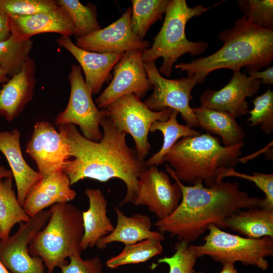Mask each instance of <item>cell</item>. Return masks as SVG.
<instances>
[{
	"label": "cell",
	"instance_id": "cell-25",
	"mask_svg": "<svg viewBox=\"0 0 273 273\" xmlns=\"http://www.w3.org/2000/svg\"><path fill=\"white\" fill-rule=\"evenodd\" d=\"M240 210L224 220L226 228L244 237H273V209L255 207Z\"/></svg>",
	"mask_w": 273,
	"mask_h": 273
},
{
	"label": "cell",
	"instance_id": "cell-42",
	"mask_svg": "<svg viewBox=\"0 0 273 273\" xmlns=\"http://www.w3.org/2000/svg\"><path fill=\"white\" fill-rule=\"evenodd\" d=\"M9 78L7 72L0 68V84L6 83L9 80Z\"/></svg>",
	"mask_w": 273,
	"mask_h": 273
},
{
	"label": "cell",
	"instance_id": "cell-34",
	"mask_svg": "<svg viewBox=\"0 0 273 273\" xmlns=\"http://www.w3.org/2000/svg\"><path fill=\"white\" fill-rule=\"evenodd\" d=\"M238 9L253 23L273 30L272 0H238Z\"/></svg>",
	"mask_w": 273,
	"mask_h": 273
},
{
	"label": "cell",
	"instance_id": "cell-22",
	"mask_svg": "<svg viewBox=\"0 0 273 273\" xmlns=\"http://www.w3.org/2000/svg\"><path fill=\"white\" fill-rule=\"evenodd\" d=\"M117 223L112 232L102 237L96 246L104 249L112 242H118L125 245L133 244L148 239L161 241L164 240V234L158 231H152L150 217L142 213H135L131 216H126L118 207H115Z\"/></svg>",
	"mask_w": 273,
	"mask_h": 273
},
{
	"label": "cell",
	"instance_id": "cell-18",
	"mask_svg": "<svg viewBox=\"0 0 273 273\" xmlns=\"http://www.w3.org/2000/svg\"><path fill=\"white\" fill-rule=\"evenodd\" d=\"M58 45L67 50L77 61L85 75V82L92 95L99 94L111 76V71L123 54L99 53L87 51L77 47L70 37L60 36Z\"/></svg>",
	"mask_w": 273,
	"mask_h": 273
},
{
	"label": "cell",
	"instance_id": "cell-9",
	"mask_svg": "<svg viewBox=\"0 0 273 273\" xmlns=\"http://www.w3.org/2000/svg\"><path fill=\"white\" fill-rule=\"evenodd\" d=\"M68 78L70 84L69 101L65 109L55 118V125H77L84 138L95 142L100 141L103 133L100 129V123L107 116L106 109L100 110L97 107L93 95L85 84L80 66L73 64L71 66Z\"/></svg>",
	"mask_w": 273,
	"mask_h": 273
},
{
	"label": "cell",
	"instance_id": "cell-38",
	"mask_svg": "<svg viewBox=\"0 0 273 273\" xmlns=\"http://www.w3.org/2000/svg\"><path fill=\"white\" fill-rule=\"evenodd\" d=\"M249 76L256 79H259L261 83L272 84L273 83V67L270 66L264 71H248Z\"/></svg>",
	"mask_w": 273,
	"mask_h": 273
},
{
	"label": "cell",
	"instance_id": "cell-5",
	"mask_svg": "<svg viewBox=\"0 0 273 273\" xmlns=\"http://www.w3.org/2000/svg\"><path fill=\"white\" fill-rule=\"evenodd\" d=\"M46 225L31 240L28 251L43 260L47 273L68 263L66 258L81 255L80 243L84 234L82 211L68 203H56L50 209Z\"/></svg>",
	"mask_w": 273,
	"mask_h": 273
},
{
	"label": "cell",
	"instance_id": "cell-32",
	"mask_svg": "<svg viewBox=\"0 0 273 273\" xmlns=\"http://www.w3.org/2000/svg\"><path fill=\"white\" fill-rule=\"evenodd\" d=\"M253 109L248 111L250 114L246 122L250 126L259 125L261 131L266 135L273 132V91L268 88L252 101Z\"/></svg>",
	"mask_w": 273,
	"mask_h": 273
},
{
	"label": "cell",
	"instance_id": "cell-41",
	"mask_svg": "<svg viewBox=\"0 0 273 273\" xmlns=\"http://www.w3.org/2000/svg\"><path fill=\"white\" fill-rule=\"evenodd\" d=\"M218 273H238L234 264L226 263L223 264L221 271Z\"/></svg>",
	"mask_w": 273,
	"mask_h": 273
},
{
	"label": "cell",
	"instance_id": "cell-28",
	"mask_svg": "<svg viewBox=\"0 0 273 273\" xmlns=\"http://www.w3.org/2000/svg\"><path fill=\"white\" fill-rule=\"evenodd\" d=\"M131 27L133 32L144 40L150 27L162 18L169 0H132Z\"/></svg>",
	"mask_w": 273,
	"mask_h": 273
},
{
	"label": "cell",
	"instance_id": "cell-12",
	"mask_svg": "<svg viewBox=\"0 0 273 273\" xmlns=\"http://www.w3.org/2000/svg\"><path fill=\"white\" fill-rule=\"evenodd\" d=\"M142 52L135 50L123 54L114 67L111 82L95 101L99 109H105L116 99L127 94H134L142 99L153 87L145 70Z\"/></svg>",
	"mask_w": 273,
	"mask_h": 273
},
{
	"label": "cell",
	"instance_id": "cell-40",
	"mask_svg": "<svg viewBox=\"0 0 273 273\" xmlns=\"http://www.w3.org/2000/svg\"><path fill=\"white\" fill-rule=\"evenodd\" d=\"M12 177L13 176L11 170L0 165V180Z\"/></svg>",
	"mask_w": 273,
	"mask_h": 273
},
{
	"label": "cell",
	"instance_id": "cell-44",
	"mask_svg": "<svg viewBox=\"0 0 273 273\" xmlns=\"http://www.w3.org/2000/svg\"><path fill=\"white\" fill-rule=\"evenodd\" d=\"M2 239V234H1V229H0V239Z\"/></svg>",
	"mask_w": 273,
	"mask_h": 273
},
{
	"label": "cell",
	"instance_id": "cell-31",
	"mask_svg": "<svg viewBox=\"0 0 273 273\" xmlns=\"http://www.w3.org/2000/svg\"><path fill=\"white\" fill-rule=\"evenodd\" d=\"M163 252L161 241L148 239L133 244L125 245L119 254L107 260L106 265L110 268H116L123 265L140 263Z\"/></svg>",
	"mask_w": 273,
	"mask_h": 273
},
{
	"label": "cell",
	"instance_id": "cell-36",
	"mask_svg": "<svg viewBox=\"0 0 273 273\" xmlns=\"http://www.w3.org/2000/svg\"><path fill=\"white\" fill-rule=\"evenodd\" d=\"M234 176L248 180L252 182L265 195L259 207L273 209V174L261 172H253L252 175L242 173L237 171L234 168H231L221 175V179Z\"/></svg>",
	"mask_w": 273,
	"mask_h": 273
},
{
	"label": "cell",
	"instance_id": "cell-24",
	"mask_svg": "<svg viewBox=\"0 0 273 273\" xmlns=\"http://www.w3.org/2000/svg\"><path fill=\"white\" fill-rule=\"evenodd\" d=\"M192 110L199 127L210 134L219 136L223 146L230 147L244 142L245 132L229 113L201 106Z\"/></svg>",
	"mask_w": 273,
	"mask_h": 273
},
{
	"label": "cell",
	"instance_id": "cell-8",
	"mask_svg": "<svg viewBox=\"0 0 273 273\" xmlns=\"http://www.w3.org/2000/svg\"><path fill=\"white\" fill-rule=\"evenodd\" d=\"M105 109L106 117L117 128L133 138L134 150L142 160H145L151 149L148 134L152 124L156 121L167 120L173 111L170 108L160 111H151L132 94L119 98Z\"/></svg>",
	"mask_w": 273,
	"mask_h": 273
},
{
	"label": "cell",
	"instance_id": "cell-33",
	"mask_svg": "<svg viewBox=\"0 0 273 273\" xmlns=\"http://www.w3.org/2000/svg\"><path fill=\"white\" fill-rule=\"evenodd\" d=\"M174 253L170 257L158 259V263H166L169 268L168 273H203L194 268L197 257L194 245L184 241L174 244Z\"/></svg>",
	"mask_w": 273,
	"mask_h": 273
},
{
	"label": "cell",
	"instance_id": "cell-1",
	"mask_svg": "<svg viewBox=\"0 0 273 273\" xmlns=\"http://www.w3.org/2000/svg\"><path fill=\"white\" fill-rule=\"evenodd\" d=\"M103 138L95 142L84 138L75 125L59 126V132L72 157L64 165L62 171L71 186L84 178L106 182L121 179L126 186V193L119 206L133 203L136 195L139 174L147 167L135 150L128 147L126 134L119 130L112 121L105 117L100 121Z\"/></svg>",
	"mask_w": 273,
	"mask_h": 273
},
{
	"label": "cell",
	"instance_id": "cell-7",
	"mask_svg": "<svg viewBox=\"0 0 273 273\" xmlns=\"http://www.w3.org/2000/svg\"><path fill=\"white\" fill-rule=\"evenodd\" d=\"M207 230L204 243L194 245L198 258L208 256L222 264L239 261L264 270L269 267L265 258L273 255V237L248 238L225 232L214 224L209 225Z\"/></svg>",
	"mask_w": 273,
	"mask_h": 273
},
{
	"label": "cell",
	"instance_id": "cell-23",
	"mask_svg": "<svg viewBox=\"0 0 273 273\" xmlns=\"http://www.w3.org/2000/svg\"><path fill=\"white\" fill-rule=\"evenodd\" d=\"M85 194L89 208L82 211L84 234L80 246L82 251L96 246L98 241L112 232L114 228L107 215V201L101 190L87 188Z\"/></svg>",
	"mask_w": 273,
	"mask_h": 273
},
{
	"label": "cell",
	"instance_id": "cell-11",
	"mask_svg": "<svg viewBox=\"0 0 273 273\" xmlns=\"http://www.w3.org/2000/svg\"><path fill=\"white\" fill-rule=\"evenodd\" d=\"M50 210H42L20 223L17 231L6 240L0 239V261L11 273H47L43 260L31 256L29 244L35 235L47 223Z\"/></svg>",
	"mask_w": 273,
	"mask_h": 273
},
{
	"label": "cell",
	"instance_id": "cell-6",
	"mask_svg": "<svg viewBox=\"0 0 273 273\" xmlns=\"http://www.w3.org/2000/svg\"><path fill=\"white\" fill-rule=\"evenodd\" d=\"M211 8L201 5L190 8L185 0H169L163 25L154 37L152 47L142 52L144 63L155 62L162 57L163 63L159 71L169 77L174 63L180 56L187 53L196 56L204 52L208 43L189 40L186 26L191 18L201 16Z\"/></svg>",
	"mask_w": 273,
	"mask_h": 273
},
{
	"label": "cell",
	"instance_id": "cell-15",
	"mask_svg": "<svg viewBox=\"0 0 273 273\" xmlns=\"http://www.w3.org/2000/svg\"><path fill=\"white\" fill-rule=\"evenodd\" d=\"M26 152L35 162L39 174L46 177L62 170L69 159L67 146L60 132L47 121H37Z\"/></svg>",
	"mask_w": 273,
	"mask_h": 273
},
{
	"label": "cell",
	"instance_id": "cell-20",
	"mask_svg": "<svg viewBox=\"0 0 273 273\" xmlns=\"http://www.w3.org/2000/svg\"><path fill=\"white\" fill-rule=\"evenodd\" d=\"M70 186V180L62 170L55 171L32 187L23 208L30 217L55 204L68 203L76 196Z\"/></svg>",
	"mask_w": 273,
	"mask_h": 273
},
{
	"label": "cell",
	"instance_id": "cell-39",
	"mask_svg": "<svg viewBox=\"0 0 273 273\" xmlns=\"http://www.w3.org/2000/svg\"><path fill=\"white\" fill-rule=\"evenodd\" d=\"M11 35L9 16L0 10V42L8 39Z\"/></svg>",
	"mask_w": 273,
	"mask_h": 273
},
{
	"label": "cell",
	"instance_id": "cell-21",
	"mask_svg": "<svg viewBox=\"0 0 273 273\" xmlns=\"http://www.w3.org/2000/svg\"><path fill=\"white\" fill-rule=\"evenodd\" d=\"M20 139V132L17 129L0 131V151L9 164L16 185L17 199L23 207L29 191L42 176L30 167L25 160L21 149Z\"/></svg>",
	"mask_w": 273,
	"mask_h": 273
},
{
	"label": "cell",
	"instance_id": "cell-3",
	"mask_svg": "<svg viewBox=\"0 0 273 273\" xmlns=\"http://www.w3.org/2000/svg\"><path fill=\"white\" fill-rule=\"evenodd\" d=\"M218 39L223 46L214 53L175 66L188 76L195 75L199 83L207 75L220 69L234 72L246 67L248 71L257 70L271 65L273 60V30L261 28L245 15L238 18L230 29L220 31Z\"/></svg>",
	"mask_w": 273,
	"mask_h": 273
},
{
	"label": "cell",
	"instance_id": "cell-35",
	"mask_svg": "<svg viewBox=\"0 0 273 273\" xmlns=\"http://www.w3.org/2000/svg\"><path fill=\"white\" fill-rule=\"evenodd\" d=\"M58 7L56 1L52 0H0V10L8 15H32Z\"/></svg>",
	"mask_w": 273,
	"mask_h": 273
},
{
	"label": "cell",
	"instance_id": "cell-37",
	"mask_svg": "<svg viewBox=\"0 0 273 273\" xmlns=\"http://www.w3.org/2000/svg\"><path fill=\"white\" fill-rule=\"evenodd\" d=\"M69 258V263L59 267L61 273H104L103 263L99 257L83 260L81 255L75 254Z\"/></svg>",
	"mask_w": 273,
	"mask_h": 273
},
{
	"label": "cell",
	"instance_id": "cell-27",
	"mask_svg": "<svg viewBox=\"0 0 273 273\" xmlns=\"http://www.w3.org/2000/svg\"><path fill=\"white\" fill-rule=\"evenodd\" d=\"M30 217L19 203L13 189V177L0 180V229L6 240L13 227L28 221Z\"/></svg>",
	"mask_w": 273,
	"mask_h": 273
},
{
	"label": "cell",
	"instance_id": "cell-2",
	"mask_svg": "<svg viewBox=\"0 0 273 273\" xmlns=\"http://www.w3.org/2000/svg\"><path fill=\"white\" fill-rule=\"evenodd\" d=\"M179 185L181 200L167 217L155 223L158 231L189 243L198 239L210 224L225 229V219L237 211L259 207L261 198L250 197L238 182L223 179L209 187L202 183L185 186L167 173Z\"/></svg>",
	"mask_w": 273,
	"mask_h": 273
},
{
	"label": "cell",
	"instance_id": "cell-13",
	"mask_svg": "<svg viewBox=\"0 0 273 273\" xmlns=\"http://www.w3.org/2000/svg\"><path fill=\"white\" fill-rule=\"evenodd\" d=\"M181 197L178 183L175 181L172 184L168 173L153 165L147 167L139 174L133 204L147 206L158 219H162L176 208Z\"/></svg>",
	"mask_w": 273,
	"mask_h": 273
},
{
	"label": "cell",
	"instance_id": "cell-19",
	"mask_svg": "<svg viewBox=\"0 0 273 273\" xmlns=\"http://www.w3.org/2000/svg\"><path fill=\"white\" fill-rule=\"evenodd\" d=\"M12 34L21 40H27L36 34L52 32L61 36L74 35L75 28L66 11L59 6L48 12L28 16L8 15Z\"/></svg>",
	"mask_w": 273,
	"mask_h": 273
},
{
	"label": "cell",
	"instance_id": "cell-4",
	"mask_svg": "<svg viewBox=\"0 0 273 273\" xmlns=\"http://www.w3.org/2000/svg\"><path fill=\"white\" fill-rule=\"evenodd\" d=\"M244 143L226 147L206 133L181 138L163 157L166 171L180 181L209 187L222 180V174L239 162Z\"/></svg>",
	"mask_w": 273,
	"mask_h": 273
},
{
	"label": "cell",
	"instance_id": "cell-43",
	"mask_svg": "<svg viewBox=\"0 0 273 273\" xmlns=\"http://www.w3.org/2000/svg\"><path fill=\"white\" fill-rule=\"evenodd\" d=\"M0 273H11L0 261Z\"/></svg>",
	"mask_w": 273,
	"mask_h": 273
},
{
	"label": "cell",
	"instance_id": "cell-16",
	"mask_svg": "<svg viewBox=\"0 0 273 273\" xmlns=\"http://www.w3.org/2000/svg\"><path fill=\"white\" fill-rule=\"evenodd\" d=\"M261 82L247 76L245 71L234 72L230 81L219 90L207 89L200 97L201 106L209 109L225 111L235 118L248 113L247 98L256 94Z\"/></svg>",
	"mask_w": 273,
	"mask_h": 273
},
{
	"label": "cell",
	"instance_id": "cell-26",
	"mask_svg": "<svg viewBox=\"0 0 273 273\" xmlns=\"http://www.w3.org/2000/svg\"><path fill=\"white\" fill-rule=\"evenodd\" d=\"M178 114V112L173 110L167 120L156 121L152 124L150 131H160L163 135V142L159 151L145 161L147 167L162 165L164 163L163 157L180 138L194 136L200 134L195 128L179 124L177 120Z\"/></svg>",
	"mask_w": 273,
	"mask_h": 273
},
{
	"label": "cell",
	"instance_id": "cell-17",
	"mask_svg": "<svg viewBox=\"0 0 273 273\" xmlns=\"http://www.w3.org/2000/svg\"><path fill=\"white\" fill-rule=\"evenodd\" d=\"M36 63L30 56L20 71L11 77L0 89V116L9 122L21 113L33 99L36 83Z\"/></svg>",
	"mask_w": 273,
	"mask_h": 273
},
{
	"label": "cell",
	"instance_id": "cell-29",
	"mask_svg": "<svg viewBox=\"0 0 273 273\" xmlns=\"http://www.w3.org/2000/svg\"><path fill=\"white\" fill-rule=\"evenodd\" d=\"M57 4L69 16L75 28L76 39L84 37L101 29L97 20L96 6L92 3L83 5L78 0H58Z\"/></svg>",
	"mask_w": 273,
	"mask_h": 273
},
{
	"label": "cell",
	"instance_id": "cell-14",
	"mask_svg": "<svg viewBox=\"0 0 273 273\" xmlns=\"http://www.w3.org/2000/svg\"><path fill=\"white\" fill-rule=\"evenodd\" d=\"M131 8L128 7L116 21L104 28L76 39L79 48L99 53L123 54L131 50L150 48L148 40H141L133 32L130 24Z\"/></svg>",
	"mask_w": 273,
	"mask_h": 273
},
{
	"label": "cell",
	"instance_id": "cell-30",
	"mask_svg": "<svg viewBox=\"0 0 273 273\" xmlns=\"http://www.w3.org/2000/svg\"><path fill=\"white\" fill-rule=\"evenodd\" d=\"M33 45L32 39L21 40L11 33L0 42V68L10 77L21 70Z\"/></svg>",
	"mask_w": 273,
	"mask_h": 273
},
{
	"label": "cell",
	"instance_id": "cell-10",
	"mask_svg": "<svg viewBox=\"0 0 273 273\" xmlns=\"http://www.w3.org/2000/svg\"><path fill=\"white\" fill-rule=\"evenodd\" d=\"M148 79L154 90L145 101L148 108L153 111L170 108L180 114L186 125L191 128L198 127L196 117L190 105L192 92L199 81L195 75L179 79L164 78L160 73L155 62L144 64Z\"/></svg>",
	"mask_w": 273,
	"mask_h": 273
}]
</instances>
